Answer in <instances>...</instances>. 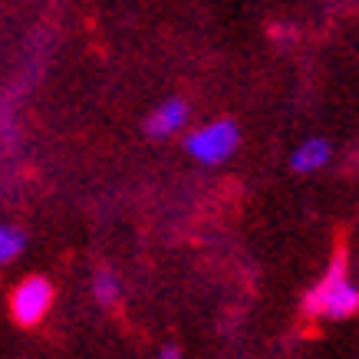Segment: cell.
<instances>
[{"label":"cell","mask_w":359,"mask_h":359,"mask_svg":"<svg viewBox=\"0 0 359 359\" xmlns=\"http://www.w3.org/2000/svg\"><path fill=\"white\" fill-rule=\"evenodd\" d=\"M359 310V290L356 280L349 273V257L339 250L323 271V277L304 294V313L316 320H330V323H343Z\"/></svg>","instance_id":"obj_1"},{"label":"cell","mask_w":359,"mask_h":359,"mask_svg":"<svg viewBox=\"0 0 359 359\" xmlns=\"http://www.w3.org/2000/svg\"><path fill=\"white\" fill-rule=\"evenodd\" d=\"M241 145V129L234 119H211L188 132L185 149L201 165H224Z\"/></svg>","instance_id":"obj_2"},{"label":"cell","mask_w":359,"mask_h":359,"mask_svg":"<svg viewBox=\"0 0 359 359\" xmlns=\"http://www.w3.org/2000/svg\"><path fill=\"white\" fill-rule=\"evenodd\" d=\"M53 283L33 273V277H23L11 294V316L20 323V327H36L43 323L46 313L53 310Z\"/></svg>","instance_id":"obj_3"},{"label":"cell","mask_w":359,"mask_h":359,"mask_svg":"<svg viewBox=\"0 0 359 359\" xmlns=\"http://www.w3.org/2000/svg\"><path fill=\"white\" fill-rule=\"evenodd\" d=\"M188 119H191V109H188L185 99H165L149 112L145 135L149 139H172V135L188 129Z\"/></svg>","instance_id":"obj_4"},{"label":"cell","mask_w":359,"mask_h":359,"mask_svg":"<svg viewBox=\"0 0 359 359\" xmlns=\"http://www.w3.org/2000/svg\"><path fill=\"white\" fill-rule=\"evenodd\" d=\"M330 162H333V145H330V139H323V135H310V139H304L294 149V155H290V168L300 172V175L323 172Z\"/></svg>","instance_id":"obj_5"},{"label":"cell","mask_w":359,"mask_h":359,"mask_svg":"<svg viewBox=\"0 0 359 359\" xmlns=\"http://www.w3.org/2000/svg\"><path fill=\"white\" fill-rule=\"evenodd\" d=\"M93 297H96L99 306H116L122 297V280L119 273L109 271V267H99L93 273Z\"/></svg>","instance_id":"obj_6"},{"label":"cell","mask_w":359,"mask_h":359,"mask_svg":"<svg viewBox=\"0 0 359 359\" xmlns=\"http://www.w3.org/2000/svg\"><path fill=\"white\" fill-rule=\"evenodd\" d=\"M23 248H27V234H23L20 228H13V224H4V221H0V267L17 261V257L23 254Z\"/></svg>","instance_id":"obj_7"},{"label":"cell","mask_w":359,"mask_h":359,"mask_svg":"<svg viewBox=\"0 0 359 359\" xmlns=\"http://www.w3.org/2000/svg\"><path fill=\"white\" fill-rule=\"evenodd\" d=\"M155 359H182V349L175 346V343H168V346L158 349V356H155Z\"/></svg>","instance_id":"obj_8"}]
</instances>
